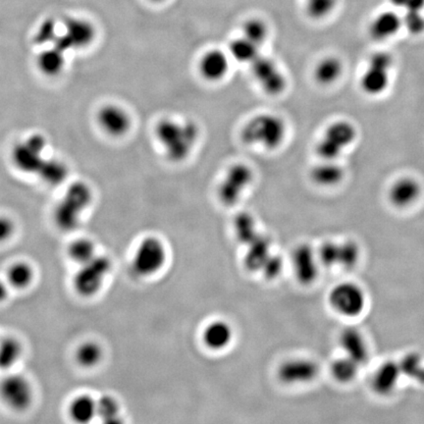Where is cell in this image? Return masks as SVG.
Here are the masks:
<instances>
[{
    "instance_id": "1",
    "label": "cell",
    "mask_w": 424,
    "mask_h": 424,
    "mask_svg": "<svg viewBox=\"0 0 424 424\" xmlns=\"http://www.w3.org/2000/svg\"><path fill=\"white\" fill-rule=\"evenodd\" d=\"M153 135L165 158L180 165L192 156L202 134L199 124L192 119L165 117L156 123Z\"/></svg>"
},
{
    "instance_id": "2",
    "label": "cell",
    "mask_w": 424,
    "mask_h": 424,
    "mask_svg": "<svg viewBox=\"0 0 424 424\" xmlns=\"http://www.w3.org/2000/svg\"><path fill=\"white\" fill-rule=\"evenodd\" d=\"M288 131L287 122L282 116L262 112L246 120L240 131V138L246 146L274 151L285 144Z\"/></svg>"
},
{
    "instance_id": "3",
    "label": "cell",
    "mask_w": 424,
    "mask_h": 424,
    "mask_svg": "<svg viewBox=\"0 0 424 424\" xmlns=\"http://www.w3.org/2000/svg\"><path fill=\"white\" fill-rule=\"evenodd\" d=\"M96 38V29L91 21L82 17H68L59 22L52 41L41 47L52 48L69 59L73 53L91 47Z\"/></svg>"
},
{
    "instance_id": "4",
    "label": "cell",
    "mask_w": 424,
    "mask_h": 424,
    "mask_svg": "<svg viewBox=\"0 0 424 424\" xmlns=\"http://www.w3.org/2000/svg\"><path fill=\"white\" fill-rule=\"evenodd\" d=\"M91 187L86 182L77 181L66 189L53 212L55 224L62 231L70 232L79 226L85 212L93 202Z\"/></svg>"
},
{
    "instance_id": "5",
    "label": "cell",
    "mask_w": 424,
    "mask_h": 424,
    "mask_svg": "<svg viewBox=\"0 0 424 424\" xmlns=\"http://www.w3.org/2000/svg\"><path fill=\"white\" fill-rule=\"evenodd\" d=\"M48 149L50 147L45 136L32 134L14 145L11 161L18 171L38 178L52 158Z\"/></svg>"
},
{
    "instance_id": "6",
    "label": "cell",
    "mask_w": 424,
    "mask_h": 424,
    "mask_svg": "<svg viewBox=\"0 0 424 424\" xmlns=\"http://www.w3.org/2000/svg\"><path fill=\"white\" fill-rule=\"evenodd\" d=\"M358 130L347 120L332 122L320 134L315 144V156L318 160L340 161L346 151L356 142Z\"/></svg>"
},
{
    "instance_id": "7",
    "label": "cell",
    "mask_w": 424,
    "mask_h": 424,
    "mask_svg": "<svg viewBox=\"0 0 424 424\" xmlns=\"http://www.w3.org/2000/svg\"><path fill=\"white\" fill-rule=\"evenodd\" d=\"M255 181L252 166L244 162H236L228 166L219 180L216 195L223 206H237L252 188Z\"/></svg>"
},
{
    "instance_id": "8",
    "label": "cell",
    "mask_w": 424,
    "mask_h": 424,
    "mask_svg": "<svg viewBox=\"0 0 424 424\" xmlns=\"http://www.w3.org/2000/svg\"><path fill=\"white\" fill-rule=\"evenodd\" d=\"M253 81L266 96H282L287 89L288 77L275 59L264 54L257 57L248 65Z\"/></svg>"
},
{
    "instance_id": "9",
    "label": "cell",
    "mask_w": 424,
    "mask_h": 424,
    "mask_svg": "<svg viewBox=\"0 0 424 424\" xmlns=\"http://www.w3.org/2000/svg\"><path fill=\"white\" fill-rule=\"evenodd\" d=\"M393 57L384 52L373 53L361 78L359 87L368 96H375L383 94L390 83Z\"/></svg>"
},
{
    "instance_id": "10",
    "label": "cell",
    "mask_w": 424,
    "mask_h": 424,
    "mask_svg": "<svg viewBox=\"0 0 424 424\" xmlns=\"http://www.w3.org/2000/svg\"><path fill=\"white\" fill-rule=\"evenodd\" d=\"M110 269V259L100 255H96L87 264L80 265L79 271L73 279L76 292L82 297H93L103 287Z\"/></svg>"
},
{
    "instance_id": "11",
    "label": "cell",
    "mask_w": 424,
    "mask_h": 424,
    "mask_svg": "<svg viewBox=\"0 0 424 424\" xmlns=\"http://www.w3.org/2000/svg\"><path fill=\"white\" fill-rule=\"evenodd\" d=\"M166 250L162 242L156 237H147L138 246L134 255V272L140 277H149L165 266Z\"/></svg>"
},
{
    "instance_id": "12",
    "label": "cell",
    "mask_w": 424,
    "mask_h": 424,
    "mask_svg": "<svg viewBox=\"0 0 424 424\" xmlns=\"http://www.w3.org/2000/svg\"><path fill=\"white\" fill-rule=\"evenodd\" d=\"M330 305L336 312L347 317H356L365 310V292L354 283H341L329 295Z\"/></svg>"
},
{
    "instance_id": "13",
    "label": "cell",
    "mask_w": 424,
    "mask_h": 424,
    "mask_svg": "<svg viewBox=\"0 0 424 424\" xmlns=\"http://www.w3.org/2000/svg\"><path fill=\"white\" fill-rule=\"evenodd\" d=\"M0 399L14 411H25L33 401V389L22 375H9L0 382Z\"/></svg>"
},
{
    "instance_id": "14",
    "label": "cell",
    "mask_w": 424,
    "mask_h": 424,
    "mask_svg": "<svg viewBox=\"0 0 424 424\" xmlns=\"http://www.w3.org/2000/svg\"><path fill=\"white\" fill-rule=\"evenodd\" d=\"M359 246L354 242L347 241L344 243L326 242L320 246L317 253L318 259L326 267L339 266L344 268H352L356 266L359 259Z\"/></svg>"
},
{
    "instance_id": "15",
    "label": "cell",
    "mask_w": 424,
    "mask_h": 424,
    "mask_svg": "<svg viewBox=\"0 0 424 424\" xmlns=\"http://www.w3.org/2000/svg\"><path fill=\"white\" fill-rule=\"evenodd\" d=\"M96 122L106 135L118 139L128 135L133 125L130 113L115 103L101 106L96 113Z\"/></svg>"
},
{
    "instance_id": "16",
    "label": "cell",
    "mask_w": 424,
    "mask_h": 424,
    "mask_svg": "<svg viewBox=\"0 0 424 424\" xmlns=\"http://www.w3.org/2000/svg\"><path fill=\"white\" fill-rule=\"evenodd\" d=\"M229 53L219 48H211L200 55L198 61V72L202 80L211 84L222 82L227 78L231 68Z\"/></svg>"
},
{
    "instance_id": "17",
    "label": "cell",
    "mask_w": 424,
    "mask_h": 424,
    "mask_svg": "<svg viewBox=\"0 0 424 424\" xmlns=\"http://www.w3.org/2000/svg\"><path fill=\"white\" fill-rule=\"evenodd\" d=\"M319 374V366L308 359H292L279 366V380L286 385L310 383Z\"/></svg>"
},
{
    "instance_id": "18",
    "label": "cell",
    "mask_w": 424,
    "mask_h": 424,
    "mask_svg": "<svg viewBox=\"0 0 424 424\" xmlns=\"http://www.w3.org/2000/svg\"><path fill=\"white\" fill-rule=\"evenodd\" d=\"M295 275L301 284L310 285L317 280L319 272V259L312 246L301 245L293 253Z\"/></svg>"
},
{
    "instance_id": "19",
    "label": "cell",
    "mask_w": 424,
    "mask_h": 424,
    "mask_svg": "<svg viewBox=\"0 0 424 424\" xmlns=\"http://www.w3.org/2000/svg\"><path fill=\"white\" fill-rule=\"evenodd\" d=\"M345 176V168L340 161L318 160L310 170V181L320 188H334L342 183Z\"/></svg>"
},
{
    "instance_id": "20",
    "label": "cell",
    "mask_w": 424,
    "mask_h": 424,
    "mask_svg": "<svg viewBox=\"0 0 424 424\" xmlns=\"http://www.w3.org/2000/svg\"><path fill=\"white\" fill-rule=\"evenodd\" d=\"M421 186L418 180L402 177L392 184L388 197L391 204L401 209L414 204L421 197Z\"/></svg>"
},
{
    "instance_id": "21",
    "label": "cell",
    "mask_w": 424,
    "mask_h": 424,
    "mask_svg": "<svg viewBox=\"0 0 424 424\" xmlns=\"http://www.w3.org/2000/svg\"><path fill=\"white\" fill-rule=\"evenodd\" d=\"M403 27V19L394 11H383L371 21L370 36L374 41H386L396 36Z\"/></svg>"
},
{
    "instance_id": "22",
    "label": "cell",
    "mask_w": 424,
    "mask_h": 424,
    "mask_svg": "<svg viewBox=\"0 0 424 424\" xmlns=\"http://www.w3.org/2000/svg\"><path fill=\"white\" fill-rule=\"evenodd\" d=\"M344 73L342 60L335 55L322 57L313 69V79L321 87H330L336 84Z\"/></svg>"
},
{
    "instance_id": "23",
    "label": "cell",
    "mask_w": 424,
    "mask_h": 424,
    "mask_svg": "<svg viewBox=\"0 0 424 424\" xmlns=\"http://www.w3.org/2000/svg\"><path fill=\"white\" fill-rule=\"evenodd\" d=\"M340 344L346 356L354 359L359 365L368 363L370 351L363 334L354 328H347L340 336Z\"/></svg>"
},
{
    "instance_id": "24",
    "label": "cell",
    "mask_w": 424,
    "mask_h": 424,
    "mask_svg": "<svg viewBox=\"0 0 424 424\" xmlns=\"http://www.w3.org/2000/svg\"><path fill=\"white\" fill-rule=\"evenodd\" d=\"M401 375H402V371H401L400 365L393 361H387L380 366L373 375V389L379 395H389L395 390Z\"/></svg>"
},
{
    "instance_id": "25",
    "label": "cell",
    "mask_w": 424,
    "mask_h": 424,
    "mask_svg": "<svg viewBox=\"0 0 424 424\" xmlns=\"http://www.w3.org/2000/svg\"><path fill=\"white\" fill-rule=\"evenodd\" d=\"M204 344L214 351L225 349L231 344L233 329L231 325L223 320H216L206 327L204 331Z\"/></svg>"
},
{
    "instance_id": "26",
    "label": "cell",
    "mask_w": 424,
    "mask_h": 424,
    "mask_svg": "<svg viewBox=\"0 0 424 424\" xmlns=\"http://www.w3.org/2000/svg\"><path fill=\"white\" fill-rule=\"evenodd\" d=\"M246 246H248V252L245 255L246 266L252 271H262V267L272 255L271 240L268 237L262 234L259 238L255 239Z\"/></svg>"
},
{
    "instance_id": "27",
    "label": "cell",
    "mask_w": 424,
    "mask_h": 424,
    "mask_svg": "<svg viewBox=\"0 0 424 424\" xmlns=\"http://www.w3.org/2000/svg\"><path fill=\"white\" fill-rule=\"evenodd\" d=\"M228 53L237 63L248 66L262 53V47L255 45L245 36H240L229 43Z\"/></svg>"
},
{
    "instance_id": "28",
    "label": "cell",
    "mask_w": 424,
    "mask_h": 424,
    "mask_svg": "<svg viewBox=\"0 0 424 424\" xmlns=\"http://www.w3.org/2000/svg\"><path fill=\"white\" fill-rule=\"evenodd\" d=\"M233 227L237 239L246 246L262 234L257 228L255 216L250 212L243 211L237 214L233 220Z\"/></svg>"
},
{
    "instance_id": "29",
    "label": "cell",
    "mask_w": 424,
    "mask_h": 424,
    "mask_svg": "<svg viewBox=\"0 0 424 424\" xmlns=\"http://www.w3.org/2000/svg\"><path fill=\"white\" fill-rule=\"evenodd\" d=\"M69 414L76 423H91L96 416H98L96 401L89 395L78 396L69 405Z\"/></svg>"
},
{
    "instance_id": "30",
    "label": "cell",
    "mask_w": 424,
    "mask_h": 424,
    "mask_svg": "<svg viewBox=\"0 0 424 424\" xmlns=\"http://www.w3.org/2000/svg\"><path fill=\"white\" fill-rule=\"evenodd\" d=\"M69 177L68 165L62 159L52 156L38 179L45 185L59 187L67 181Z\"/></svg>"
},
{
    "instance_id": "31",
    "label": "cell",
    "mask_w": 424,
    "mask_h": 424,
    "mask_svg": "<svg viewBox=\"0 0 424 424\" xmlns=\"http://www.w3.org/2000/svg\"><path fill=\"white\" fill-rule=\"evenodd\" d=\"M34 280V271L26 262H17L9 267L7 281L16 289H25Z\"/></svg>"
},
{
    "instance_id": "32",
    "label": "cell",
    "mask_w": 424,
    "mask_h": 424,
    "mask_svg": "<svg viewBox=\"0 0 424 424\" xmlns=\"http://www.w3.org/2000/svg\"><path fill=\"white\" fill-rule=\"evenodd\" d=\"M75 358L76 361L83 368H94L103 359V349L96 343L87 341L78 347Z\"/></svg>"
},
{
    "instance_id": "33",
    "label": "cell",
    "mask_w": 424,
    "mask_h": 424,
    "mask_svg": "<svg viewBox=\"0 0 424 424\" xmlns=\"http://www.w3.org/2000/svg\"><path fill=\"white\" fill-rule=\"evenodd\" d=\"M69 257L72 262L79 265L87 264L96 257V246L91 240L77 239L68 246Z\"/></svg>"
},
{
    "instance_id": "34",
    "label": "cell",
    "mask_w": 424,
    "mask_h": 424,
    "mask_svg": "<svg viewBox=\"0 0 424 424\" xmlns=\"http://www.w3.org/2000/svg\"><path fill=\"white\" fill-rule=\"evenodd\" d=\"M359 363L349 357L336 359L331 365V373L333 377L340 383H349L356 378L359 372Z\"/></svg>"
},
{
    "instance_id": "35",
    "label": "cell",
    "mask_w": 424,
    "mask_h": 424,
    "mask_svg": "<svg viewBox=\"0 0 424 424\" xmlns=\"http://www.w3.org/2000/svg\"><path fill=\"white\" fill-rule=\"evenodd\" d=\"M22 347L16 339L4 338L0 340V370H8L19 361Z\"/></svg>"
},
{
    "instance_id": "36",
    "label": "cell",
    "mask_w": 424,
    "mask_h": 424,
    "mask_svg": "<svg viewBox=\"0 0 424 424\" xmlns=\"http://www.w3.org/2000/svg\"><path fill=\"white\" fill-rule=\"evenodd\" d=\"M241 36L262 47L268 38V28L264 21L252 18L244 23Z\"/></svg>"
},
{
    "instance_id": "37",
    "label": "cell",
    "mask_w": 424,
    "mask_h": 424,
    "mask_svg": "<svg viewBox=\"0 0 424 424\" xmlns=\"http://www.w3.org/2000/svg\"><path fill=\"white\" fill-rule=\"evenodd\" d=\"M399 365L402 374L424 384V363L418 354H407Z\"/></svg>"
},
{
    "instance_id": "38",
    "label": "cell",
    "mask_w": 424,
    "mask_h": 424,
    "mask_svg": "<svg viewBox=\"0 0 424 424\" xmlns=\"http://www.w3.org/2000/svg\"><path fill=\"white\" fill-rule=\"evenodd\" d=\"M98 416L105 423H114L119 421L120 407L118 402L112 396H103L96 401Z\"/></svg>"
},
{
    "instance_id": "39",
    "label": "cell",
    "mask_w": 424,
    "mask_h": 424,
    "mask_svg": "<svg viewBox=\"0 0 424 424\" xmlns=\"http://www.w3.org/2000/svg\"><path fill=\"white\" fill-rule=\"evenodd\" d=\"M337 0H306V11L312 20L328 17L335 9Z\"/></svg>"
},
{
    "instance_id": "40",
    "label": "cell",
    "mask_w": 424,
    "mask_h": 424,
    "mask_svg": "<svg viewBox=\"0 0 424 424\" xmlns=\"http://www.w3.org/2000/svg\"><path fill=\"white\" fill-rule=\"evenodd\" d=\"M402 19L403 27H405L410 34L418 36L424 33V16L421 11H407Z\"/></svg>"
},
{
    "instance_id": "41",
    "label": "cell",
    "mask_w": 424,
    "mask_h": 424,
    "mask_svg": "<svg viewBox=\"0 0 424 424\" xmlns=\"http://www.w3.org/2000/svg\"><path fill=\"white\" fill-rule=\"evenodd\" d=\"M282 269V259L279 255H272L264 266L262 267V271L267 279H274L280 275Z\"/></svg>"
},
{
    "instance_id": "42",
    "label": "cell",
    "mask_w": 424,
    "mask_h": 424,
    "mask_svg": "<svg viewBox=\"0 0 424 424\" xmlns=\"http://www.w3.org/2000/svg\"><path fill=\"white\" fill-rule=\"evenodd\" d=\"M15 231V226L10 218L0 216V244L6 243Z\"/></svg>"
},
{
    "instance_id": "43",
    "label": "cell",
    "mask_w": 424,
    "mask_h": 424,
    "mask_svg": "<svg viewBox=\"0 0 424 424\" xmlns=\"http://www.w3.org/2000/svg\"><path fill=\"white\" fill-rule=\"evenodd\" d=\"M390 2L405 11H423L424 9V0H390Z\"/></svg>"
},
{
    "instance_id": "44",
    "label": "cell",
    "mask_w": 424,
    "mask_h": 424,
    "mask_svg": "<svg viewBox=\"0 0 424 424\" xmlns=\"http://www.w3.org/2000/svg\"><path fill=\"white\" fill-rule=\"evenodd\" d=\"M7 297V289L6 285L0 281V301L6 299Z\"/></svg>"
},
{
    "instance_id": "45",
    "label": "cell",
    "mask_w": 424,
    "mask_h": 424,
    "mask_svg": "<svg viewBox=\"0 0 424 424\" xmlns=\"http://www.w3.org/2000/svg\"><path fill=\"white\" fill-rule=\"evenodd\" d=\"M151 1H153V2H162V1H165V0H151Z\"/></svg>"
}]
</instances>
